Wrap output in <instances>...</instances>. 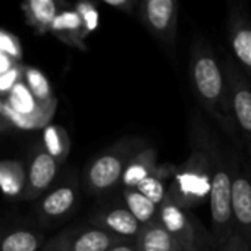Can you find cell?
Listing matches in <instances>:
<instances>
[{"label":"cell","mask_w":251,"mask_h":251,"mask_svg":"<svg viewBox=\"0 0 251 251\" xmlns=\"http://www.w3.org/2000/svg\"><path fill=\"white\" fill-rule=\"evenodd\" d=\"M188 72L191 88L201 113L207 115L216 124L219 132L225 135L234 149L244 151L234 121L231 93L222 59L216 54L209 40L200 34L191 41Z\"/></svg>","instance_id":"1"},{"label":"cell","mask_w":251,"mask_h":251,"mask_svg":"<svg viewBox=\"0 0 251 251\" xmlns=\"http://www.w3.org/2000/svg\"><path fill=\"white\" fill-rule=\"evenodd\" d=\"M210 122L196 110L188 124V157L175 169L168 197L176 204L194 210L196 207L209 203L212 162L209 150V129Z\"/></svg>","instance_id":"2"},{"label":"cell","mask_w":251,"mask_h":251,"mask_svg":"<svg viewBox=\"0 0 251 251\" xmlns=\"http://www.w3.org/2000/svg\"><path fill=\"white\" fill-rule=\"evenodd\" d=\"M226 141V140H225ZM222 134L210 125L209 129V150L212 162L210 178V232L216 247L221 246L234 231V218L231 207V160L229 141L225 143Z\"/></svg>","instance_id":"3"},{"label":"cell","mask_w":251,"mask_h":251,"mask_svg":"<svg viewBox=\"0 0 251 251\" xmlns=\"http://www.w3.org/2000/svg\"><path fill=\"white\" fill-rule=\"evenodd\" d=\"M159 221L182 251H216L212 232L194 212L176 204L169 197L159 207Z\"/></svg>","instance_id":"4"},{"label":"cell","mask_w":251,"mask_h":251,"mask_svg":"<svg viewBox=\"0 0 251 251\" xmlns=\"http://www.w3.org/2000/svg\"><path fill=\"white\" fill-rule=\"evenodd\" d=\"M231 207L235 231L251 246V162L229 143Z\"/></svg>","instance_id":"5"},{"label":"cell","mask_w":251,"mask_h":251,"mask_svg":"<svg viewBox=\"0 0 251 251\" xmlns=\"http://www.w3.org/2000/svg\"><path fill=\"white\" fill-rule=\"evenodd\" d=\"M222 63L229 85L234 121L241 137L244 151L251 162V81L228 54L224 56Z\"/></svg>","instance_id":"6"},{"label":"cell","mask_w":251,"mask_h":251,"mask_svg":"<svg viewBox=\"0 0 251 251\" xmlns=\"http://www.w3.org/2000/svg\"><path fill=\"white\" fill-rule=\"evenodd\" d=\"M226 28L234 60L251 81V16L246 4L234 1L228 6Z\"/></svg>","instance_id":"7"},{"label":"cell","mask_w":251,"mask_h":251,"mask_svg":"<svg viewBox=\"0 0 251 251\" xmlns=\"http://www.w3.org/2000/svg\"><path fill=\"white\" fill-rule=\"evenodd\" d=\"M179 4L175 0H147L141 6V15L147 28L165 44L176 41Z\"/></svg>","instance_id":"8"},{"label":"cell","mask_w":251,"mask_h":251,"mask_svg":"<svg viewBox=\"0 0 251 251\" xmlns=\"http://www.w3.org/2000/svg\"><path fill=\"white\" fill-rule=\"evenodd\" d=\"M125 162L121 156L104 154L94 162L90 171V181L96 188L106 190L113 187L124 175Z\"/></svg>","instance_id":"9"},{"label":"cell","mask_w":251,"mask_h":251,"mask_svg":"<svg viewBox=\"0 0 251 251\" xmlns=\"http://www.w3.org/2000/svg\"><path fill=\"white\" fill-rule=\"evenodd\" d=\"M176 166L175 165H160L156 166L153 174L144 178L134 190H137L140 194H143L146 199L153 201L156 206H162L163 201L168 199V188L165 181L172 179L175 174Z\"/></svg>","instance_id":"10"},{"label":"cell","mask_w":251,"mask_h":251,"mask_svg":"<svg viewBox=\"0 0 251 251\" xmlns=\"http://www.w3.org/2000/svg\"><path fill=\"white\" fill-rule=\"evenodd\" d=\"M137 246L140 251H182L160 221L143 226Z\"/></svg>","instance_id":"11"},{"label":"cell","mask_w":251,"mask_h":251,"mask_svg":"<svg viewBox=\"0 0 251 251\" xmlns=\"http://www.w3.org/2000/svg\"><path fill=\"white\" fill-rule=\"evenodd\" d=\"M156 154L153 150L141 151L134 160L129 162V165L125 168L122 179L124 184L128 187V190L135 188L144 178L153 174L156 168Z\"/></svg>","instance_id":"12"},{"label":"cell","mask_w":251,"mask_h":251,"mask_svg":"<svg viewBox=\"0 0 251 251\" xmlns=\"http://www.w3.org/2000/svg\"><path fill=\"white\" fill-rule=\"evenodd\" d=\"M125 203H126V209L132 213V216L140 222L141 226L159 221V206H156L153 201L146 199L137 190L132 188L125 191Z\"/></svg>","instance_id":"13"},{"label":"cell","mask_w":251,"mask_h":251,"mask_svg":"<svg viewBox=\"0 0 251 251\" xmlns=\"http://www.w3.org/2000/svg\"><path fill=\"white\" fill-rule=\"evenodd\" d=\"M56 175V160L50 153H40L31 163L29 182L35 190H43L50 185Z\"/></svg>","instance_id":"14"},{"label":"cell","mask_w":251,"mask_h":251,"mask_svg":"<svg viewBox=\"0 0 251 251\" xmlns=\"http://www.w3.org/2000/svg\"><path fill=\"white\" fill-rule=\"evenodd\" d=\"M104 225L109 229H112L115 234L128 238L138 237L143 229L140 222L132 216V213L126 207L110 210L104 218Z\"/></svg>","instance_id":"15"},{"label":"cell","mask_w":251,"mask_h":251,"mask_svg":"<svg viewBox=\"0 0 251 251\" xmlns=\"http://www.w3.org/2000/svg\"><path fill=\"white\" fill-rule=\"evenodd\" d=\"M74 199L75 196L72 188H59L46 197V200L43 201V210L49 216H59L71 209V206L74 204Z\"/></svg>","instance_id":"16"},{"label":"cell","mask_w":251,"mask_h":251,"mask_svg":"<svg viewBox=\"0 0 251 251\" xmlns=\"http://www.w3.org/2000/svg\"><path fill=\"white\" fill-rule=\"evenodd\" d=\"M112 238L103 231H88L81 234L74 243V251H107Z\"/></svg>","instance_id":"17"},{"label":"cell","mask_w":251,"mask_h":251,"mask_svg":"<svg viewBox=\"0 0 251 251\" xmlns=\"http://www.w3.org/2000/svg\"><path fill=\"white\" fill-rule=\"evenodd\" d=\"M10 97H9V106L22 115H34L35 110V103H34V97L31 94V91L28 90L26 85L16 82L12 90H10Z\"/></svg>","instance_id":"18"},{"label":"cell","mask_w":251,"mask_h":251,"mask_svg":"<svg viewBox=\"0 0 251 251\" xmlns=\"http://www.w3.org/2000/svg\"><path fill=\"white\" fill-rule=\"evenodd\" d=\"M38 247V241L34 234L26 231H18L7 235L1 246V251H35Z\"/></svg>","instance_id":"19"},{"label":"cell","mask_w":251,"mask_h":251,"mask_svg":"<svg viewBox=\"0 0 251 251\" xmlns=\"http://www.w3.org/2000/svg\"><path fill=\"white\" fill-rule=\"evenodd\" d=\"M26 84L28 90L31 91L32 97L38 100H46L50 96V85L46 79V76L37 71V69H28L26 71Z\"/></svg>","instance_id":"20"},{"label":"cell","mask_w":251,"mask_h":251,"mask_svg":"<svg viewBox=\"0 0 251 251\" xmlns=\"http://www.w3.org/2000/svg\"><path fill=\"white\" fill-rule=\"evenodd\" d=\"M29 7L35 21L40 24L49 25L56 19V4L51 0H32Z\"/></svg>","instance_id":"21"},{"label":"cell","mask_w":251,"mask_h":251,"mask_svg":"<svg viewBox=\"0 0 251 251\" xmlns=\"http://www.w3.org/2000/svg\"><path fill=\"white\" fill-rule=\"evenodd\" d=\"M3 113L19 128L22 129H32L35 125H37V121H35V116L34 115H22V113H18L15 112L7 103H4V107H3Z\"/></svg>","instance_id":"22"},{"label":"cell","mask_w":251,"mask_h":251,"mask_svg":"<svg viewBox=\"0 0 251 251\" xmlns=\"http://www.w3.org/2000/svg\"><path fill=\"white\" fill-rule=\"evenodd\" d=\"M216 251H251V246L237 231H234L221 246L216 247Z\"/></svg>","instance_id":"23"},{"label":"cell","mask_w":251,"mask_h":251,"mask_svg":"<svg viewBox=\"0 0 251 251\" xmlns=\"http://www.w3.org/2000/svg\"><path fill=\"white\" fill-rule=\"evenodd\" d=\"M79 24H81V19L75 12H65L56 16V19L53 21V26L56 29H74V28H78Z\"/></svg>","instance_id":"24"},{"label":"cell","mask_w":251,"mask_h":251,"mask_svg":"<svg viewBox=\"0 0 251 251\" xmlns=\"http://www.w3.org/2000/svg\"><path fill=\"white\" fill-rule=\"evenodd\" d=\"M16 76H18V72L15 69L1 74L0 75V91L12 90V87L16 84Z\"/></svg>","instance_id":"25"},{"label":"cell","mask_w":251,"mask_h":251,"mask_svg":"<svg viewBox=\"0 0 251 251\" xmlns=\"http://www.w3.org/2000/svg\"><path fill=\"white\" fill-rule=\"evenodd\" d=\"M46 141H47V147H49L51 156L53 154H59L60 147L56 144L57 143V137H56V132L53 129H47V132H46Z\"/></svg>","instance_id":"26"},{"label":"cell","mask_w":251,"mask_h":251,"mask_svg":"<svg viewBox=\"0 0 251 251\" xmlns=\"http://www.w3.org/2000/svg\"><path fill=\"white\" fill-rule=\"evenodd\" d=\"M0 50L1 51H6L9 54H16V46L13 44L12 38L4 35V34H0Z\"/></svg>","instance_id":"27"},{"label":"cell","mask_w":251,"mask_h":251,"mask_svg":"<svg viewBox=\"0 0 251 251\" xmlns=\"http://www.w3.org/2000/svg\"><path fill=\"white\" fill-rule=\"evenodd\" d=\"M107 251H140L138 250V246L137 244H116L113 247H110Z\"/></svg>","instance_id":"28"},{"label":"cell","mask_w":251,"mask_h":251,"mask_svg":"<svg viewBox=\"0 0 251 251\" xmlns=\"http://www.w3.org/2000/svg\"><path fill=\"white\" fill-rule=\"evenodd\" d=\"M84 15H85V19H87L88 28H90V29H93V28L96 26V24H97V15H96V12H94V10H91V9H88L87 12H84Z\"/></svg>","instance_id":"29"},{"label":"cell","mask_w":251,"mask_h":251,"mask_svg":"<svg viewBox=\"0 0 251 251\" xmlns=\"http://www.w3.org/2000/svg\"><path fill=\"white\" fill-rule=\"evenodd\" d=\"M6 65H7V60H6L3 56H0V72H3V71H4Z\"/></svg>","instance_id":"30"},{"label":"cell","mask_w":251,"mask_h":251,"mask_svg":"<svg viewBox=\"0 0 251 251\" xmlns=\"http://www.w3.org/2000/svg\"><path fill=\"white\" fill-rule=\"evenodd\" d=\"M3 107H4V103H3V100L0 99V113H3Z\"/></svg>","instance_id":"31"}]
</instances>
